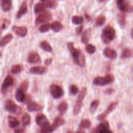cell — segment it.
<instances>
[{"label":"cell","instance_id":"b9f144b4","mask_svg":"<svg viewBox=\"0 0 133 133\" xmlns=\"http://www.w3.org/2000/svg\"><path fill=\"white\" fill-rule=\"evenodd\" d=\"M21 67L19 64H15L13 65L11 69V72L13 74H18L21 72Z\"/></svg>","mask_w":133,"mask_h":133},{"label":"cell","instance_id":"cb8c5ba5","mask_svg":"<svg viewBox=\"0 0 133 133\" xmlns=\"http://www.w3.org/2000/svg\"><path fill=\"white\" fill-rule=\"evenodd\" d=\"M93 84L97 86H104L107 85L104 77L97 76L93 80Z\"/></svg>","mask_w":133,"mask_h":133},{"label":"cell","instance_id":"f546056e","mask_svg":"<svg viewBox=\"0 0 133 133\" xmlns=\"http://www.w3.org/2000/svg\"><path fill=\"white\" fill-rule=\"evenodd\" d=\"M40 47L43 50L47 52H51L52 50L51 45L49 44L48 42L46 41H42L40 43Z\"/></svg>","mask_w":133,"mask_h":133},{"label":"cell","instance_id":"9a60e30c","mask_svg":"<svg viewBox=\"0 0 133 133\" xmlns=\"http://www.w3.org/2000/svg\"><path fill=\"white\" fill-rule=\"evenodd\" d=\"M116 3L118 8L122 12L126 11L129 6L128 0H117Z\"/></svg>","mask_w":133,"mask_h":133},{"label":"cell","instance_id":"f6af8a7d","mask_svg":"<svg viewBox=\"0 0 133 133\" xmlns=\"http://www.w3.org/2000/svg\"><path fill=\"white\" fill-rule=\"evenodd\" d=\"M14 133H25V129L23 127H16L14 129Z\"/></svg>","mask_w":133,"mask_h":133},{"label":"cell","instance_id":"9c48e42d","mask_svg":"<svg viewBox=\"0 0 133 133\" xmlns=\"http://www.w3.org/2000/svg\"><path fill=\"white\" fill-rule=\"evenodd\" d=\"M35 122L38 125L41 126L42 127L49 125V122L46 116L42 113L38 114L37 115H36L35 117Z\"/></svg>","mask_w":133,"mask_h":133},{"label":"cell","instance_id":"5bb4252c","mask_svg":"<svg viewBox=\"0 0 133 133\" xmlns=\"http://www.w3.org/2000/svg\"><path fill=\"white\" fill-rule=\"evenodd\" d=\"M103 54L106 57L110 59H115L117 57L116 51L109 47H107L104 49Z\"/></svg>","mask_w":133,"mask_h":133},{"label":"cell","instance_id":"ac0fdd59","mask_svg":"<svg viewBox=\"0 0 133 133\" xmlns=\"http://www.w3.org/2000/svg\"><path fill=\"white\" fill-rule=\"evenodd\" d=\"M46 71V68L43 66H36L31 68L30 70V72L34 74L42 75L44 74Z\"/></svg>","mask_w":133,"mask_h":133},{"label":"cell","instance_id":"7402d4cb","mask_svg":"<svg viewBox=\"0 0 133 133\" xmlns=\"http://www.w3.org/2000/svg\"><path fill=\"white\" fill-rule=\"evenodd\" d=\"M65 123V121L63 118L60 116H58L55 118L52 125L54 127L55 129H56L58 127L60 126L63 125Z\"/></svg>","mask_w":133,"mask_h":133},{"label":"cell","instance_id":"d6a6232c","mask_svg":"<svg viewBox=\"0 0 133 133\" xmlns=\"http://www.w3.org/2000/svg\"><path fill=\"white\" fill-rule=\"evenodd\" d=\"M99 103L100 101L97 99L94 100L91 102L89 108V111L91 113H94V112L96 111L98 107L99 106Z\"/></svg>","mask_w":133,"mask_h":133},{"label":"cell","instance_id":"d6986e66","mask_svg":"<svg viewBox=\"0 0 133 133\" xmlns=\"http://www.w3.org/2000/svg\"><path fill=\"white\" fill-rule=\"evenodd\" d=\"M12 0H1V7L4 11H9L12 6Z\"/></svg>","mask_w":133,"mask_h":133},{"label":"cell","instance_id":"816d5d0a","mask_svg":"<svg viewBox=\"0 0 133 133\" xmlns=\"http://www.w3.org/2000/svg\"><path fill=\"white\" fill-rule=\"evenodd\" d=\"M85 16L86 19H87L88 21H90V20H91V17H90L88 14H85Z\"/></svg>","mask_w":133,"mask_h":133},{"label":"cell","instance_id":"60d3db41","mask_svg":"<svg viewBox=\"0 0 133 133\" xmlns=\"http://www.w3.org/2000/svg\"><path fill=\"white\" fill-rule=\"evenodd\" d=\"M85 50L87 53L92 54L96 51V47L92 44H87L85 47Z\"/></svg>","mask_w":133,"mask_h":133},{"label":"cell","instance_id":"2e32d148","mask_svg":"<svg viewBox=\"0 0 133 133\" xmlns=\"http://www.w3.org/2000/svg\"><path fill=\"white\" fill-rule=\"evenodd\" d=\"M28 10V8H27V4H26V2L25 1H24L22 4L20 6V7L19 9V10L18 11L17 14H16V17L18 19L20 18L21 17H22L25 14V13Z\"/></svg>","mask_w":133,"mask_h":133},{"label":"cell","instance_id":"3957f363","mask_svg":"<svg viewBox=\"0 0 133 133\" xmlns=\"http://www.w3.org/2000/svg\"><path fill=\"white\" fill-rule=\"evenodd\" d=\"M90 133H113L109 128V122L104 121L100 123L96 128H93Z\"/></svg>","mask_w":133,"mask_h":133},{"label":"cell","instance_id":"ffe728a7","mask_svg":"<svg viewBox=\"0 0 133 133\" xmlns=\"http://www.w3.org/2000/svg\"><path fill=\"white\" fill-rule=\"evenodd\" d=\"M12 38H13V36L11 33L7 34L5 36L2 37L1 39V43H0L1 47H3L4 46H5L6 44H7L9 42H10L11 41Z\"/></svg>","mask_w":133,"mask_h":133},{"label":"cell","instance_id":"6f0895ef","mask_svg":"<svg viewBox=\"0 0 133 133\" xmlns=\"http://www.w3.org/2000/svg\"><path fill=\"white\" fill-rule=\"evenodd\" d=\"M41 1L42 2H46V1H47V0H41Z\"/></svg>","mask_w":133,"mask_h":133},{"label":"cell","instance_id":"f907efd6","mask_svg":"<svg viewBox=\"0 0 133 133\" xmlns=\"http://www.w3.org/2000/svg\"><path fill=\"white\" fill-rule=\"evenodd\" d=\"M132 11H133V6L129 5V7H128L127 9L126 12H132Z\"/></svg>","mask_w":133,"mask_h":133},{"label":"cell","instance_id":"603a6c76","mask_svg":"<svg viewBox=\"0 0 133 133\" xmlns=\"http://www.w3.org/2000/svg\"><path fill=\"white\" fill-rule=\"evenodd\" d=\"M68 108V103L65 101H62L58 107V110L60 114V115L64 114Z\"/></svg>","mask_w":133,"mask_h":133},{"label":"cell","instance_id":"ba28073f","mask_svg":"<svg viewBox=\"0 0 133 133\" xmlns=\"http://www.w3.org/2000/svg\"><path fill=\"white\" fill-rule=\"evenodd\" d=\"M13 84H14V79L10 75H8L4 79V82L2 85L1 92L3 95L6 94L8 88L11 87L13 85Z\"/></svg>","mask_w":133,"mask_h":133},{"label":"cell","instance_id":"277c9868","mask_svg":"<svg viewBox=\"0 0 133 133\" xmlns=\"http://www.w3.org/2000/svg\"><path fill=\"white\" fill-rule=\"evenodd\" d=\"M49 90L51 96L56 99L60 98L64 94L63 89L60 86L56 84L51 85Z\"/></svg>","mask_w":133,"mask_h":133},{"label":"cell","instance_id":"1f68e13d","mask_svg":"<svg viewBox=\"0 0 133 133\" xmlns=\"http://www.w3.org/2000/svg\"><path fill=\"white\" fill-rule=\"evenodd\" d=\"M132 55V51L129 48H126L122 51L121 57L122 59H126L130 57Z\"/></svg>","mask_w":133,"mask_h":133},{"label":"cell","instance_id":"74e56055","mask_svg":"<svg viewBox=\"0 0 133 133\" xmlns=\"http://www.w3.org/2000/svg\"><path fill=\"white\" fill-rule=\"evenodd\" d=\"M29 87V82L27 80H23L20 84L19 89L23 92H25L28 89Z\"/></svg>","mask_w":133,"mask_h":133},{"label":"cell","instance_id":"db71d44e","mask_svg":"<svg viewBox=\"0 0 133 133\" xmlns=\"http://www.w3.org/2000/svg\"><path fill=\"white\" fill-rule=\"evenodd\" d=\"M131 36L132 38L133 39V28L132 29V30L131 31Z\"/></svg>","mask_w":133,"mask_h":133},{"label":"cell","instance_id":"7a4b0ae2","mask_svg":"<svg viewBox=\"0 0 133 133\" xmlns=\"http://www.w3.org/2000/svg\"><path fill=\"white\" fill-rule=\"evenodd\" d=\"M87 92V88L83 87L80 91L78 97L76 99L73 108V114L77 115L81 111L83 105V100H84Z\"/></svg>","mask_w":133,"mask_h":133},{"label":"cell","instance_id":"8992f818","mask_svg":"<svg viewBox=\"0 0 133 133\" xmlns=\"http://www.w3.org/2000/svg\"><path fill=\"white\" fill-rule=\"evenodd\" d=\"M118 101H115V102H111L109 106L108 107L107 109L101 114H99L97 116V119L100 121H102L104 120L105 117L107 116L108 114H109L112 111H113L115 108L116 107L117 105L118 104Z\"/></svg>","mask_w":133,"mask_h":133},{"label":"cell","instance_id":"5b68a950","mask_svg":"<svg viewBox=\"0 0 133 133\" xmlns=\"http://www.w3.org/2000/svg\"><path fill=\"white\" fill-rule=\"evenodd\" d=\"M52 18V15L50 11L46 10L42 12L39 14L35 20V23L36 24H40L42 23H45L50 21Z\"/></svg>","mask_w":133,"mask_h":133},{"label":"cell","instance_id":"9f6ffc18","mask_svg":"<svg viewBox=\"0 0 133 133\" xmlns=\"http://www.w3.org/2000/svg\"><path fill=\"white\" fill-rule=\"evenodd\" d=\"M106 1H107V0H99V1L100 2H103Z\"/></svg>","mask_w":133,"mask_h":133},{"label":"cell","instance_id":"e0dca14e","mask_svg":"<svg viewBox=\"0 0 133 133\" xmlns=\"http://www.w3.org/2000/svg\"><path fill=\"white\" fill-rule=\"evenodd\" d=\"M91 35V31L90 28L86 29L82 34L81 41L84 44H87L90 40Z\"/></svg>","mask_w":133,"mask_h":133},{"label":"cell","instance_id":"ee69618b","mask_svg":"<svg viewBox=\"0 0 133 133\" xmlns=\"http://www.w3.org/2000/svg\"><path fill=\"white\" fill-rule=\"evenodd\" d=\"M69 90L70 93L73 95H76L78 92V88L76 85L74 84H72L70 86Z\"/></svg>","mask_w":133,"mask_h":133},{"label":"cell","instance_id":"681fc988","mask_svg":"<svg viewBox=\"0 0 133 133\" xmlns=\"http://www.w3.org/2000/svg\"><path fill=\"white\" fill-rule=\"evenodd\" d=\"M113 92H114V89L112 88H108L105 91V93L107 95H111Z\"/></svg>","mask_w":133,"mask_h":133},{"label":"cell","instance_id":"44dd1931","mask_svg":"<svg viewBox=\"0 0 133 133\" xmlns=\"http://www.w3.org/2000/svg\"><path fill=\"white\" fill-rule=\"evenodd\" d=\"M8 119L9 126L10 128H16L19 126V122L14 116H12L11 115H9L8 117Z\"/></svg>","mask_w":133,"mask_h":133},{"label":"cell","instance_id":"83f0119b","mask_svg":"<svg viewBox=\"0 0 133 133\" xmlns=\"http://www.w3.org/2000/svg\"><path fill=\"white\" fill-rule=\"evenodd\" d=\"M63 28L62 24L59 21H54L51 24V29L55 32L60 31Z\"/></svg>","mask_w":133,"mask_h":133},{"label":"cell","instance_id":"e575fe53","mask_svg":"<svg viewBox=\"0 0 133 133\" xmlns=\"http://www.w3.org/2000/svg\"><path fill=\"white\" fill-rule=\"evenodd\" d=\"M55 130H56L52 125H48L44 127H42L39 130V133H52Z\"/></svg>","mask_w":133,"mask_h":133},{"label":"cell","instance_id":"52a82bcc","mask_svg":"<svg viewBox=\"0 0 133 133\" xmlns=\"http://www.w3.org/2000/svg\"><path fill=\"white\" fill-rule=\"evenodd\" d=\"M5 110L11 113H16L20 111V108L17 106L15 103L10 99H7L5 103Z\"/></svg>","mask_w":133,"mask_h":133},{"label":"cell","instance_id":"d590c367","mask_svg":"<svg viewBox=\"0 0 133 133\" xmlns=\"http://www.w3.org/2000/svg\"><path fill=\"white\" fill-rule=\"evenodd\" d=\"M91 126V122L88 119H82L79 124L80 128H89Z\"/></svg>","mask_w":133,"mask_h":133},{"label":"cell","instance_id":"d4e9b609","mask_svg":"<svg viewBox=\"0 0 133 133\" xmlns=\"http://www.w3.org/2000/svg\"><path fill=\"white\" fill-rule=\"evenodd\" d=\"M46 8V5L43 3H38L36 4L34 7V11L35 14H38L39 12H42L44 11L45 8Z\"/></svg>","mask_w":133,"mask_h":133},{"label":"cell","instance_id":"4fadbf2b","mask_svg":"<svg viewBox=\"0 0 133 133\" xmlns=\"http://www.w3.org/2000/svg\"><path fill=\"white\" fill-rule=\"evenodd\" d=\"M43 108L42 105L34 101H31L27 104V110L30 112L41 111L43 109Z\"/></svg>","mask_w":133,"mask_h":133},{"label":"cell","instance_id":"8d00e7d4","mask_svg":"<svg viewBox=\"0 0 133 133\" xmlns=\"http://www.w3.org/2000/svg\"><path fill=\"white\" fill-rule=\"evenodd\" d=\"M46 7H49L52 9L55 8L58 4L57 0H47L45 3Z\"/></svg>","mask_w":133,"mask_h":133},{"label":"cell","instance_id":"7c38bea8","mask_svg":"<svg viewBox=\"0 0 133 133\" xmlns=\"http://www.w3.org/2000/svg\"><path fill=\"white\" fill-rule=\"evenodd\" d=\"M41 60V58L38 54L35 51H30L28 57V61L30 63H37Z\"/></svg>","mask_w":133,"mask_h":133},{"label":"cell","instance_id":"7dc6e473","mask_svg":"<svg viewBox=\"0 0 133 133\" xmlns=\"http://www.w3.org/2000/svg\"><path fill=\"white\" fill-rule=\"evenodd\" d=\"M52 61V59L51 58H47V59L45 60V61H44V64L45 65H46V66H48V65H49L51 63Z\"/></svg>","mask_w":133,"mask_h":133},{"label":"cell","instance_id":"4316f807","mask_svg":"<svg viewBox=\"0 0 133 133\" xmlns=\"http://www.w3.org/2000/svg\"><path fill=\"white\" fill-rule=\"evenodd\" d=\"M25 95H24V92L21 90L19 88H18L15 94V98L16 100L18 102H23L25 99Z\"/></svg>","mask_w":133,"mask_h":133},{"label":"cell","instance_id":"6da1fadb","mask_svg":"<svg viewBox=\"0 0 133 133\" xmlns=\"http://www.w3.org/2000/svg\"><path fill=\"white\" fill-rule=\"evenodd\" d=\"M115 31L110 25H107L103 29L101 34V39L104 43L108 44L113 41L115 37Z\"/></svg>","mask_w":133,"mask_h":133},{"label":"cell","instance_id":"ab89813d","mask_svg":"<svg viewBox=\"0 0 133 133\" xmlns=\"http://www.w3.org/2000/svg\"><path fill=\"white\" fill-rule=\"evenodd\" d=\"M51 28V24L48 23H45L41 25L38 29V30L41 33H45L48 31Z\"/></svg>","mask_w":133,"mask_h":133},{"label":"cell","instance_id":"11a10c76","mask_svg":"<svg viewBox=\"0 0 133 133\" xmlns=\"http://www.w3.org/2000/svg\"><path fill=\"white\" fill-rule=\"evenodd\" d=\"M66 133H73V132H72L71 130H68L66 132Z\"/></svg>","mask_w":133,"mask_h":133},{"label":"cell","instance_id":"f35d334b","mask_svg":"<svg viewBox=\"0 0 133 133\" xmlns=\"http://www.w3.org/2000/svg\"><path fill=\"white\" fill-rule=\"evenodd\" d=\"M83 18L82 16H74L72 18V22L75 24H79L83 22Z\"/></svg>","mask_w":133,"mask_h":133},{"label":"cell","instance_id":"8fae6325","mask_svg":"<svg viewBox=\"0 0 133 133\" xmlns=\"http://www.w3.org/2000/svg\"><path fill=\"white\" fill-rule=\"evenodd\" d=\"M67 46L68 49L70 51V54L73 58L74 61H75L79 57L82 52L79 49L75 48L74 46L73 43L72 42L68 43Z\"/></svg>","mask_w":133,"mask_h":133},{"label":"cell","instance_id":"484cf974","mask_svg":"<svg viewBox=\"0 0 133 133\" xmlns=\"http://www.w3.org/2000/svg\"><path fill=\"white\" fill-rule=\"evenodd\" d=\"M117 21L118 23L122 26H124L126 24V14L124 12H121L117 15Z\"/></svg>","mask_w":133,"mask_h":133},{"label":"cell","instance_id":"30bf717a","mask_svg":"<svg viewBox=\"0 0 133 133\" xmlns=\"http://www.w3.org/2000/svg\"><path fill=\"white\" fill-rule=\"evenodd\" d=\"M11 30L16 35L20 37H24L28 33L27 28L24 26H19L17 25H14L12 26Z\"/></svg>","mask_w":133,"mask_h":133},{"label":"cell","instance_id":"4dcf8cb0","mask_svg":"<svg viewBox=\"0 0 133 133\" xmlns=\"http://www.w3.org/2000/svg\"><path fill=\"white\" fill-rule=\"evenodd\" d=\"M106 21V18L103 15H99L98 16L95 21V25L97 26L103 25Z\"/></svg>","mask_w":133,"mask_h":133},{"label":"cell","instance_id":"7bdbcfd3","mask_svg":"<svg viewBox=\"0 0 133 133\" xmlns=\"http://www.w3.org/2000/svg\"><path fill=\"white\" fill-rule=\"evenodd\" d=\"M104 78L107 84H110L113 83L114 81V76L112 74H108L104 76Z\"/></svg>","mask_w":133,"mask_h":133},{"label":"cell","instance_id":"c3c4849f","mask_svg":"<svg viewBox=\"0 0 133 133\" xmlns=\"http://www.w3.org/2000/svg\"><path fill=\"white\" fill-rule=\"evenodd\" d=\"M83 25H80L78 28H77L76 29V34H79L82 30H83Z\"/></svg>","mask_w":133,"mask_h":133},{"label":"cell","instance_id":"836d02e7","mask_svg":"<svg viewBox=\"0 0 133 133\" xmlns=\"http://www.w3.org/2000/svg\"><path fill=\"white\" fill-rule=\"evenodd\" d=\"M31 122V117L30 115L27 113H25L21 118V123L23 126H27Z\"/></svg>","mask_w":133,"mask_h":133},{"label":"cell","instance_id":"f1b7e54d","mask_svg":"<svg viewBox=\"0 0 133 133\" xmlns=\"http://www.w3.org/2000/svg\"><path fill=\"white\" fill-rule=\"evenodd\" d=\"M74 62L81 67H83L85 64V58L84 54L81 52L79 57L74 61Z\"/></svg>","mask_w":133,"mask_h":133},{"label":"cell","instance_id":"f5cc1de1","mask_svg":"<svg viewBox=\"0 0 133 133\" xmlns=\"http://www.w3.org/2000/svg\"><path fill=\"white\" fill-rule=\"evenodd\" d=\"M76 133H85V131L82 129H78L76 132Z\"/></svg>","mask_w":133,"mask_h":133},{"label":"cell","instance_id":"bcb514c9","mask_svg":"<svg viewBox=\"0 0 133 133\" xmlns=\"http://www.w3.org/2000/svg\"><path fill=\"white\" fill-rule=\"evenodd\" d=\"M31 95H29V94H27L25 95V99H24V100L23 101V102L24 103H26L27 104L30 102L31 101Z\"/></svg>","mask_w":133,"mask_h":133}]
</instances>
